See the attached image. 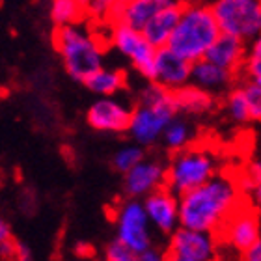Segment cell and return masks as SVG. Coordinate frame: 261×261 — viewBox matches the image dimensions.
<instances>
[{"label": "cell", "instance_id": "obj_1", "mask_svg": "<svg viewBox=\"0 0 261 261\" xmlns=\"http://www.w3.org/2000/svg\"><path fill=\"white\" fill-rule=\"evenodd\" d=\"M243 203L245 192L239 177L218 172L203 185L179 196V222L185 228L218 233Z\"/></svg>", "mask_w": 261, "mask_h": 261}, {"label": "cell", "instance_id": "obj_2", "mask_svg": "<svg viewBox=\"0 0 261 261\" xmlns=\"http://www.w3.org/2000/svg\"><path fill=\"white\" fill-rule=\"evenodd\" d=\"M149 84L138 92V103L133 107L129 121V136L133 142L142 147L155 146L170 121L179 114L175 105L174 92L159 86L157 82L147 81Z\"/></svg>", "mask_w": 261, "mask_h": 261}, {"label": "cell", "instance_id": "obj_3", "mask_svg": "<svg viewBox=\"0 0 261 261\" xmlns=\"http://www.w3.org/2000/svg\"><path fill=\"white\" fill-rule=\"evenodd\" d=\"M53 41L67 75L82 84L105 65L107 53L103 39L81 22L56 27Z\"/></svg>", "mask_w": 261, "mask_h": 261}, {"label": "cell", "instance_id": "obj_4", "mask_svg": "<svg viewBox=\"0 0 261 261\" xmlns=\"http://www.w3.org/2000/svg\"><path fill=\"white\" fill-rule=\"evenodd\" d=\"M220 36V27L211 6L185 2L179 21L168 39V47L191 64L205 58L207 50Z\"/></svg>", "mask_w": 261, "mask_h": 261}, {"label": "cell", "instance_id": "obj_5", "mask_svg": "<svg viewBox=\"0 0 261 261\" xmlns=\"http://www.w3.org/2000/svg\"><path fill=\"white\" fill-rule=\"evenodd\" d=\"M220 172V161L215 149L203 144L192 146L175 151L166 164V187L174 194L181 196L203 185L205 181Z\"/></svg>", "mask_w": 261, "mask_h": 261}, {"label": "cell", "instance_id": "obj_6", "mask_svg": "<svg viewBox=\"0 0 261 261\" xmlns=\"http://www.w3.org/2000/svg\"><path fill=\"white\" fill-rule=\"evenodd\" d=\"M211 8L220 32L246 43L261 34V0H215Z\"/></svg>", "mask_w": 261, "mask_h": 261}, {"label": "cell", "instance_id": "obj_7", "mask_svg": "<svg viewBox=\"0 0 261 261\" xmlns=\"http://www.w3.org/2000/svg\"><path fill=\"white\" fill-rule=\"evenodd\" d=\"M116 237L123 241L129 248L136 252V256L153 245L151 222L140 198H129L116 209L114 215Z\"/></svg>", "mask_w": 261, "mask_h": 261}, {"label": "cell", "instance_id": "obj_8", "mask_svg": "<svg viewBox=\"0 0 261 261\" xmlns=\"http://www.w3.org/2000/svg\"><path fill=\"white\" fill-rule=\"evenodd\" d=\"M166 257L172 261H213L220 254L217 233L179 226L170 233Z\"/></svg>", "mask_w": 261, "mask_h": 261}, {"label": "cell", "instance_id": "obj_9", "mask_svg": "<svg viewBox=\"0 0 261 261\" xmlns=\"http://www.w3.org/2000/svg\"><path fill=\"white\" fill-rule=\"evenodd\" d=\"M109 41L123 58H127V62L144 79L149 76L157 47H153L149 43V39L144 36L142 30L127 27V24H120V22H112Z\"/></svg>", "mask_w": 261, "mask_h": 261}, {"label": "cell", "instance_id": "obj_10", "mask_svg": "<svg viewBox=\"0 0 261 261\" xmlns=\"http://www.w3.org/2000/svg\"><path fill=\"white\" fill-rule=\"evenodd\" d=\"M220 246H228L235 254H245L256 241L261 239V215L252 205H243L226 220L218 231Z\"/></svg>", "mask_w": 261, "mask_h": 261}, {"label": "cell", "instance_id": "obj_11", "mask_svg": "<svg viewBox=\"0 0 261 261\" xmlns=\"http://www.w3.org/2000/svg\"><path fill=\"white\" fill-rule=\"evenodd\" d=\"M191 62L174 53L168 45H164L155 50L151 73L147 76V81L157 82L159 86L166 88L170 92H177L179 88L187 86L191 82Z\"/></svg>", "mask_w": 261, "mask_h": 261}, {"label": "cell", "instance_id": "obj_12", "mask_svg": "<svg viewBox=\"0 0 261 261\" xmlns=\"http://www.w3.org/2000/svg\"><path fill=\"white\" fill-rule=\"evenodd\" d=\"M133 109L116 95H101L86 112L88 125L101 133H125Z\"/></svg>", "mask_w": 261, "mask_h": 261}, {"label": "cell", "instance_id": "obj_13", "mask_svg": "<svg viewBox=\"0 0 261 261\" xmlns=\"http://www.w3.org/2000/svg\"><path fill=\"white\" fill-rule=\"evenodd\" d=\"M123 175V189L129 198L144 200L147 194L166 187V164L155 159H142Z\"/></svg>", "mask_w": 261, "mask_h": 261}, {"label": "cell", "instance_id": "obj_14", "mask_svg": "<svg viewBox=\"0 0 261 261\" xmlns=\"http://www.w3.org/2000/svg\"><path fill=\"white\" fill-rule=\"evenodd\" d=\"M144 207L147 211L149 222L157 231L164 235L174 233L179 228V196L174 194L168 187L151 192L144 198Z\"/></svg>", "mask_w": 261, "mask_h": 261}, {"label": "cell", "instance_id": "obj_15", "mask_svg": "<svg viewBox=\"0 0 261 261\" xmlns=\"http://www.w3.org/2000/svg\"><path fill=\"white\" fill-rule=\"evenodd\" d=\"M174 2H181V0H120L109 22L110 24L120 22V24L142 30L159 10Z\"/></svg>", "mask_w": 261, "mask_h": 261}, {"label": "cell", "instance_id": "obj_16", "mask_svg": "<svg viewBox=\"0 0 261 261\" xmlns=\"http://www.w3.org/2000/svg\"><path fill=\"white\" fill-rule=\"evenodd\" d=\"M235 76H237V73L226 69V67H220V65L207 60V58H201V60L194 62L191 71L192 84L203 88V90L215 93V95L228 92L229 88L233 86Z\"/></svg>", "mask_w": 261, "mask_h": 261}, {"label": "cell", "instance_id": "obj_17", "mask_svg": "<svg viewBox=\"0 0 261 261\" xmlns=\"http://www.w3.org/2000/svg\"><path fill=\"white\" fill-rule=\"evenodd\" d=\"M245 56H246V41L235 38V36H229V34L220 32V36L215 39V43L207 50L205 58L215 62L220 67L233 71V73H241Z\"/></svg>", "mask_w": 261, "mask_h": 261}, {"label": "cell", "instance_id": "obj_18", "mask_svg": "<svg viewBox=\"0 0 261 261\" xmlns=\"http://www.w3.org/2000/svg\"><path fill=\"white\" fill-rule=\"evenodd\" d=\"M183 4H185V0L164 6L163 10H159L157 13L147 21L146 27L142 28L144 36L149 39V43H151L153 47H157L159 49V47L168 45L170 36H172L175 24H177V21H179Z\"/></svg>", "mask_w": 261, "mask_h": 261}, {"label": "cell", "instance_id": "obj_19", "mask_svg": "<svg viewBox=\"0 0 261 261\" xmlns=\"http://www.w3.org/2000/svg\"><path fill=\"white\" fill-rule=\"evenodd\" d=\"M175 105L183 116H205L215 109V93L189 82L187 86L174 92Z\"/></svg>", "mask_w": 261, "mask_h": 261}, {"label": "cell", "instance_id": "obj_20", "mask_svg": "<svg viewBox=\"0 0 261 261\" xmlns=\"http://www.w3.org/2000/svg\"><path fill=\"white\" fill-rule=\"evenodd\" d=\"M84 86L93 92L95 95H116L125 90L127 86V76L121 69H114V67H101L95 71L86 82Z\"/></svg>", "mask_w": 261, "mask_h": 261}, {"label": "cell", "instance_id": "obj_21", "mask_svg": "<svg viewBox=\"0 0 261 261\" xmlns=\"http://www.w3.org/2000/svg\"><path fill=\"white\" fill-rule=\"evenodd\" d=\"M161 140H163L164 147H166L168 151H172V153L181 151V149L192 146L196 142V129L187 118L177 114L174 120L166 125Z\"/></svg>", "mask_w": 261, "mask_h": 261}, {"label": "cell", "instance_id": "obj_22", "mask_svg": "<svg viewBox=\"0 0 261 261\" xmlns=\"http://www.w3.org/2000/svg\"><path fill=\"white\" fill-rule=\"evenodd\" d=\"M49 15L55 27L81 22L86 13V0H49Z\"/></svg>", "mask_w": 261, "mask_h": 261}, {"label": "cell", "instance_id": "obj_23", "mask_svg": "<svg viewBox=\"0 0 261 261\" xmlns=\"http://www.w3.org/2000/svg\"><path fill=\"white\" fill-rule=\"evenodd\" d=\"M239 183L243 192L250 198V205L261 215V159L252 161L246 166L245 172L239 175Z\"/></svg>", "mask_w": 261, "mask_h": 261}, {"label": "cell", "instance_id": "obj_24", "mask_svg": "<svg viewBox=\"0 0 261 261\" xmlns=\"http://www.w3.org/2000/svg\"><path fill=\"white\" fill-rule=\"evenodd\" d=\"M224 107H226V114L229 116V120L233 123L243 125V123L250 121V110H248V101H246V95L243 92V86L229 88Z\"/></svg>", "mask_w": 261, "mask_h": 261}, {"label": "cell", "instance_id": "obj_25", "mask_svg": "<svg viewBox=\"0 0 261 261\" xmlns=\"http://www.w3.org/2000/svg\"><path fill=\"white\" fill-rule=\"evenodd\" d=\"M241 73L245 81L261 84V34L246 43V56Z\"/></svg>", "mask_w": 261, "mask_h": 261}, {"label": "cell", "instance_id": "obj_26", "mask_svg": "<svg viewBox=\"0 0 261 261\" xmlns=\"http://www.w3.org/2000/svg\"><path fill=\"white\" fill-rule=\"evenodd\" d=\"M142 159H146L144 157V147L135 142V144L120 147V149L116 151L112 163H114V168L118 170V172L125 174V172H129V170L133 168V166H136V164L140 163Z\"/></svg>", "mask_w": 261, "mask_h": 261}, {"label": "cell", "instance_id": "obj_27", "mask_svg": "<svg viewBox=\"0 0 261 261\" xmlns=\"http://www.w3.org/2000/svg\"><path fill=\"white\" fill-rule=\"evenodd\" d=\"M241 86H243V92H245L246 101H248L250 121L261 123V84L245 81V84H241Z\"/></svg>", "mask_w": 261, "mask_h": 261}, {"label": "cell", "instance_id": "obj_28", "mask_svg": "<svg viewBox=\"0 0 261 261\" xmlns=\"http://www.w3.org/2000/svg\"><path fill=\"white\" fill-rule=\"evenodd\" d=\"M120 0H86V13L93 19L110 21Z\"/></svg>", "mask_w": 261, "mask_h": 261}, {"label": "cell", "instance_id": "obj_29", "mask_svg": "<svg viewBox=\"0 0 261 261\" xmlns=\"http://www.w3.org/2000/svg\"><path fill=\"white\" fill-rule=\"evenodd\" d=\"M105 257H107L109 261H135V259H138L136 252L133 250V248H129V246H127L123 241L118 239V237H116V241H112V243L107 245V248H105Z\"/></svg>", "mask_w": 261, "mask_h": 261}, {"label": "cell", "instance_id": "obj_30", "mask_svg": "<svg viewBox=\"0 0 261 261\" xmlns=\"http://www.w3.org/2000/svg\"><path fill=\"white\" fill-rule=\"evenodd\" d=\"M17 259V241L11 239V229L0 217V259Z\"/></svg>", "mask_w": 261, "mask_h": 261}, {"label": "cell", "instance_id": "obj_31", "mask_svg": "<svg viewBox=\"0 0 261 261\" xmlns=\"http://www.w3.org/2000/svg\"><path fill=\"white\" fill-rule=\"evenodd\" d=\"M164 257H166V252L157 248L155 245H151L149 248H146V250L142 252V254H138V259L140 261H163Z\"/></svg>", "mask_w": 261, "mask_h": 261}, {"label": "cell", "instance_id": "obj_32", "mask_svg": "<svg viewBox=\"0 0 261 261\" xmlns=\"http://www.w3.org/2000/svg\"><path fill=\"white\" fill-rule=\"evenodd\" d=\"M243 257H245L246 261H261V239L256 241V243L243 254Z\"/></svg>", "mask_w": 261, "mask_h": 261}, {"label": "cell", "instance_id": "obj_33", "mask_svg": "<svg viewBox=\"0 0 261 261\" xmlns=\"http://www.w3.org/2000/svg\"><path fill=\"white\" fill-rule=\"evenodd\" d=\"M30 248L27 245H22V243H17V259H30Z\"/></svg>", "mask_w": 261, "mask_h": 261}]
</instances>
